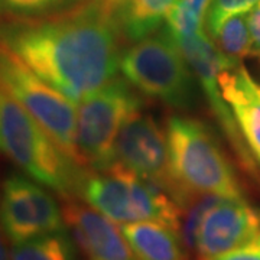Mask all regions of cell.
Returning a JSON list of instances; mask_svg holds the SVG:
<instances>
[{"label":"cell","instance_id":"obj_1","mask_svg":"<svg viewBox=\"0 0 260 260\" xmlns=\"http://www.w3.org/2000/svg\"><path fill=\"white\" fill-rule=\"evenodd\" d=\"M120 37L117 19L103 0L52 18L0 23V42L75 104L116 77Z\"/></svg>","mask_w":260,"mask_h":260},{"label":"cell","instance_id":"obj_2","mask_svg":"<svg viewBox=\"0 0 260 260\" xmlns=\"http://www.w3.org/2000/svg\"><path fill=\"white\" fill-rule=\"evenodd\" d=\"M171 197L182 210L198 194L240 200L236 171L204 121L172 114L167 123Z\"/></svg>","mask_w":260,"mask_h":260},{"label":"cell","instance_id":"obj_3","mask_svg":"<svg viewBox=\"0 0 260 260\" xmlns=\"http://www.w3.org/2000/svg\"><path fill=\"white\" fill-rule=\"evenodd\" d=\"M0 153L65 200L78 197L87 171L67 156L30 113L2 88Z\"/></svg>","mask_w":260,"mask_h":260},{"label":"cell","instance_id":"obj_4","mask_svg":"<svg viewBox=\"0 0 260 260\" xmlns=\"http://www.w3.org/2000/svg\"><path fill=\"white\" fill-rule=\"evenodd\" d=\"M78 197L114 224L158 221L181 232L182 208L164 188L114 162L83 178Z\"/></svg>","mask_w":260,"mask_h":260},{"label":"cell","instance_id":"obj_5","mask_svg":"<svg viewBox=\"0 0 260 260\" xmlns=\"http://www.w3.org/2000/svg\"><path fill=\"white\" fill-rule=\"evenodd\" d=\"M119 70L139 93L169 107L188 110L197 103L200 93L197 77L168 29L143 38L126 49L120 56Z\"/></svg>","mask_w":260,"mask_h":260},{"label":"cell","instance_id":"obj_6","mask_svg":"<svg viewBox=\"0 0 260 260\" xmlns=\"http://www.w3.org/2000/svg\"><path fill=\"white\" fill-rule=\"evenodd\" d=\"M143 100L126 80L114 77L77 104V148L84 167L104 171L114 164V146L124 123L142 112Z\"/></svg>","mask_w":260,"mask_h":260},{"label":"cell","instance_id":"obj_7","mask_svg":"<svg viewBox=\"0 0 260 260\" xmlns=\"http://www.w3.org/2000/svg\"><path fill=\"white\" fill-rule=\"evenodd\" d=\"M0 88L30 113L67 156L84 167L77 148V106L0 42Z\"/></svg>","mask_w":260,"mask_h":260},{"label":"cell","instance_id":"obj_8","mask_svg":"<svg viewBox=\"0 0 260 260\" xmlns=\"http://www.w3.org/2000/svg\"><path fill=\"white\" fill-rule=\"evenodd\" d=\"M0 224L9 242L19 244L64 230L65 218L55 198L35 179L12 174L2 184Z\"/></svg>","mask_w":260,"mask_h":260},{"label":"cell","instance_id":"obj_9","mask_svg":"<svg viewBox=\"0 0 260 260\" xmlns=\"http://www.w3.org/2000/svg\"><path fill=\"white\" fill-rule=\"evenodd\" d=\"M175 41L181 48L191 70L194 71L200 90L207 99L211 112L214 113L218 124L221 126L224 135L234 149L237 158L242 162L246 171L254 174L256 164L253 160L250 150L246 146V142L239 130L232 109L224 100L218 84V75L223 70L240 62H234L224 55L205 30L194 37L175 38Z\"/></svg>","mask_w":260,"mask_h":260},{"label":"cell","instance_id":"obj_10","mask_svg":"<svg viewBox=\"0 0 260 260\" xmlns=\"http://www.w3.org/2000/svg\"><path fill=\"white\" fill-rule=\"evenodd\" d=\"M114 162L171 195L167 130L150 114L139 112L124 123L116 140Z\"/></svg>","mask_w":260,"mask_h":260},{"label":"cell","instance_id":"obj_11","mask_svg":"<svg viewBox=\"0 0 260 260\" xmlns=\"http://www.w3.org/2000/svg\"><path fill=\"white\" fill-rule=\"evenodd\" d=\"M260 234V211L243 198H224L205 215L198 233L197 254L208 260L240 247Z\"/></svg>","mask_w":260,"mask_h":260},{"label":"cell","instance_id":"obj_12","mask_svg":"<svg viewBox=\"0 0 260 260\" xmlns=\"http://www.w3.org/2000/svg\"><path fill=\"white\" fill-rule=\"evenodd\" d=\"M62 213L85 260H138L120 229L94 208L67 200Z\"/></svg>","mask_w":260,"mask_h":260},{"label":"cell","instance_id":"obj_13","mask_svg":"<svg viewBox=\"0 0 260 260\" xmlns=\"http://www.w3.org/2000/svg\"><path fill=\"white\" fill-rule=\"evenodd\" d=\"M218 84L251 156L260 165V83L237 64L220 73Z\"/></svg>","mask_w":260,"mask_h":260},{"label":"cell","instance_id":"obj_14","mask_svg":"<svg viewBox=\"0 0 260 260\" xmlns=\"http://www.w3.org/2000/svg\"><path fill=\"white\" fill-rule=\"evenodd\" d=\"M120 232L138 260H185L181 232L158 221L121 224Z\"/></svg>","mask_w":260,"mask_h":260},{"label":"cell","instance_id":"obj_15","mask_svg":"<svg viewBox=\"0 0 260 260\" xmlns=\"http://www.w3.org/2000/svg\"><path fill=\"white\" fill-rule=\"evenodd\" d=\"M75 246L74 237L64 229L15 244L10 260H77Z\"/></svg>","mask_w":260,"mask_h":260},{"label":"cell","instance_id":"obj_16","mask_svg":"<svg viewBox=\"0 0 260 260\" xmlns=\"http://www.w3.org/2000/svg\"><path fill=\"white\" fill-rule=\"evenodd\" d=\"M211 0H177L167 13V29L174 38H189L205 30Z\"/></svg>","mask_w":260,"mask_h":260},{"label":"cell","instance_id":"obj_17","mask_svg":"<svg viewBox=\"0 0 260 260\" xmlns=\"http://www.w3.org/2000/svg\"><path fill=\"white\" fill-rule=\"evenodd\" d=\"M213 39L218 49L234 62H240V59L250 55L251 38L247 13L227 19Z\"/></svg>","mask_w":260,"mask_h":260},{"label":"cell","instance_id":"obj_18","mask_svg":"<svg viewBox=\"0 0 260 260\" xmlns=\"http://www.w3.org/2000/svg\"><path fill=\"white\" fill-rule=\"evenodd\" d=\"M223 197L215 194H198L192 201L182 210V221H181V237L185 244V249L195 251L198 233L205 215L218 204Z\"/></svg>","mask_w":260,"mask_h":260},{"label":"cell","instance_id":"obj_19","mask_svg":"<svg viewBox=\"0 0 260 260\" xmlns=\"http://www.w3.org/2000/svg\"><path fill=\"white\" fill-rule=\"evenodd\" d=\"M3 12L19 19H34L71 8V0H0Z\"/></svg>","mask_w":260,"mask_h":260},{"label":"cell","instance_id":"obj_20","mask_svg":"<svg viewBox=\"0 0 260 260\" xmlns=\"http://www.w3.org/2000/svg\"><path fill=\"white\" fill-rule=\"evenodd\" d=\"M257 2L259 0H211L205 20L208 34L214 38L227 19L240 13H249Z\"/></svg>","mask_w":260,"mask_h":260},{"label":"cell","instance_id":"obj_21","mask_svg":"<svg viewBox=\"0 0 260 260\" xmlns=\"http://www.w3.org/2000/svg\"><path fill=\"white\" fill-rule=\"evenodd\" d=\"M208 260H260V234L249 243Z\"/></svg>","mask_w":260,"mask_h":260},{"label":"cell","instance_id":"obj_22","mask_svg":"<svg viewBox=\"0 0 260 260\" xmlns=\"http://www.w3.org/2000/svg\"><path fill=\"white\" fill-rule=\"evenodd\" d=\"M247 23L251 38L250 55L260 58V0L247 13Z\"/></svg>","mask_w":260,"mask_h":260},{"label":"cell","instance_id":"obj_23","mask_svg":"<svg viewBox=\"0 0 260 260\" xmlns=\"http://www.w3.org/2000/svg\"><path fill=\"white\" fill-rule=\"evenodd\" d=\"M5 232L2 229L0 224V260H10V254L8 253V247H6V240H5Z\"/></svg>","mask_w":260,"mask_h":260},{"label":"cell","instance_id":"obj_24","mask_svg":"<svg viewBox=\"0 0 260 260\" xmlns=\"http://www.w3.org/2000/svg\"><path fill=\"white\" fill-rule=\"evenodd\" d=\"M85 2H90V0H71V8H74V6H78V5H81V3H85Z\"/></svg>","mask_w":260,"mask_h":260},{"label":"cell","instance_id":"obj_25","mask_svg":"<svg viewBox=\"0 0 260 260\" xmlns=\"http://www.w3.org/2000/svg\"><path fill=\"white\" fill-rule=\"evenodd\" d=\"M3 13V9H2V3H0V15Z\"/></svg>","mask_w":260,"mask_h":260}]
</instances>
